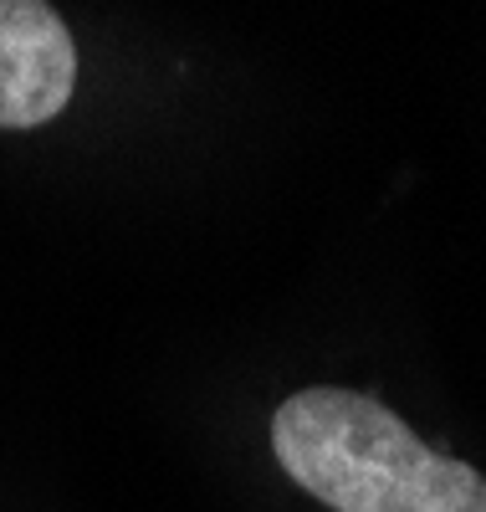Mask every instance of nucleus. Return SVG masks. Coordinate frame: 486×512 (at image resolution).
<instances>
[{
  "label": "nucleus",
  "instance_id": "nucleus-1",
  "mask_svg": "<svg viewBox=\"0 0 486 512\" xmlns=\"http://www.w3.org/2000/svg\"><path fill=\"white\" fill-rule=\"evenodd\" d=\"M272 451L338 512H486L476 466L430 451L400 415L353 390H302L277 405Z\"/></svg>",
  "mask_w": 486,
  "mask_h": 512
},
{
  "label": "nucleus",
  "instance_id": "nucleus-2",
  "mask_svg": "<svg viewBox=\"0 0 486 512\" xmlns=\"http://www.w3.org/2000/svg\"><path fill=\"white\" fill-rule=\"evenodd\" d=\"M77 93V41L47 0H0V128L52 123Z\"/></svg>",
  "mask_w": 486,
  "mask_h": 512
}]
</instances>
